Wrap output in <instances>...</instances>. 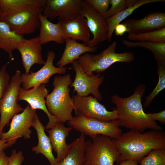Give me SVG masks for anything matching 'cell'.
<instances>
[{
  "instance_id": "obj_1",
  "label": "cell",
  "mask_w": 165,
  "mask_h": 165,
  "mask_svg": "<svg viewBox=\"0 0 165 165\" xmlns=\"http://www.w3.org/2000/svg\"><path fill=\"white\" fill-rule=\"evenodd\" d=\"M146 87L144 84L138 85L131 96L122 97L117 95L111 97L116 106L119 126L141 132L147 129L162 130L156 122L151 119L144 111L141 98Z\"/></svg>"
},
{
  "instance_id": "obj_2",
  "label": "cell",
  "mask_w": 165,
  "mask_h": 165,
  "mask_svg": "<svg viewBox=\"0 0 165 165\" xmlns=\"http://www.w3.org/2000/svg\"><path fill=\"white\" fill-rule=\"evenodd\" d=\"M112 141L119 153L118 161H137L152 150L165 148V134L160 130L145 133L130 130L122 134Z\"/></svg>"
},
{
  "instance_id": "obj_3",
  "label": "cell",
  "mask_w": 165,
  "mask_h": 165,
  "mask_svg": "<svg viewBox=\"0 0 165 165\" xmlns=\"http://www.w3.org/2000/svg\"><path fill=\"white\" fill-rule=\"evenodd\" d=\"M72 83L69 74L55 76L53 82V90L46 98V105L49 112L59 122L63 123L73 118L72 113L74 106L69 87Z\"/></svg>"
},
{
  "instance_id": "obj_4",
  "label": "cell",
  "mask_w": 165,
  "mask_h": 165,
  "mask_svg": "<svg viewBox=\"0 0 165 165\" xmlns=\"http://www.w3.org/2000/svg\"><path fill=\"white\" fill-rule=\"evenodd\" d=\"M116 47L117 43L114 41L101 53L95 55L85 53L77 61L83 71L91 75L94 72L100 74L115 63H130L134 60V53L130 52L116 53Z\"/></svg>"
},
{
  "instance_id": "obj_5",
  "label": "cell",
  "mask_w": 165,
  "mask_h": 165,
  "mask_svg": "<svg viewBox=\"0 0 165 165\" xmlns=\"http://www.w3.org/2000/svg\"><path fill=\"white\" fill-rule=\"evenodd\" d=\"M43 8L28 6L6 13H2L0 21L7 24L17 35H23L34 33L40 28L39 16Z\"/></svg>"
},
{
  "instance_id": "obj_6",
  "label": "cell",
  "mask_w": 165,
  "mask_h": 165,
  "mask_svg": "<svg viewBox=\"0 0 165 165\" xmlns=\"http://www.w3.org/2000/svg\"><path fill=\"white\" fill-rule=\"evenodd\" d=\"M119 153L109 138L98 135L86 141L84 165H114Z\"/></svg>"
},
{
  "instance_id": "obj_7",
  "label": "cell",
  "mask_w": 165,
  "mask_h": 165,
  "mask_svg": "<svg viewBox=\"0 0 165 165\" xmlns=\"http://www.w3.org/2000/svg\"><path fill=\"white\" fill-rule=\"evenodd\" d=\"M67 122L70 127L91 138L102 135L114 139L122 133L117 119L104 121L76 115Z\"/></svg>"
},
{
  "instance_id": "obj_8",
  "label": "cell",
  "mask_w": 165,
  "mask_h": 165,
  "mask_svg": "<svg viewBox=\"0 0 165 165\" xmlns=\"http://www.w3.org/2000/svg\"><path fill=\"white\" fill-rule=\"evenodd\" d=\"M21 74L20 71L16 70L0 101V136L13 116L24 109L18 103L19 90L22 83Z\"/></svg>"
},
{
  "instance_id": "obj_9",
  "label": "cell",
  "mask_w": 165,
  "mask_h": 165,
  "mask_svg": "<svg viewBox=\"0 0 165 165\" xmlns=\"http://www.w3.org/2000/svg\"><path fill=\"white\" fill-rule=\"evenodd\" d=\"M72 99L76 115L96 119L104 121L117 119V113L115 108L108 111L95 97L91 96H80L76 94Z\"/></svg>"
},
{
  "instance_id": "obj_10",
  "label": "cell",
  "mask_w": 165,
  "mask_h": 165,
  "mask_svg": "<svg viewBox=\"0 0 165 165\" xmlns=\"http://www.w3.org/2000/svg\"><path fill=\"white\" fill-rule=\"evenodd\" d=\"M71 64L75 72V76L71 86L73 87L76 94L80 96H87L91 94L97 100H102V96L99 88L104 81V76L100 74H87L77 60L73 61Z\"/></svg>"
},
{
  "instance_id": "obj_11",
  "label": "cell",
  "mask_w": 165,
  "mask_h": 165,
  "mask_svg": "<svg viewBox=\"0 0 165 165\" xmlns=\"http://www.w3.org/2000/svg\"><path fill=\"white\" fill-rule=\"evenodd\" d=\"M79 14L86 19L89 29L93 35L88 46L95 47L107 40L108 26L105 19L86 0H82Z\"/></svg>"
},
{
  "instance_id": "obj_12",
  "label": "cell",
  "mask_w": 165,
  "mask_h": 165,
  "mask_svg": "<svg viewBox=\"0 0 165 165\" xmlns=\"http://www.w3.org/2000/svg\"><path fill=\"white\" fill-rule=\"evenodd\" d=\"M37 114L36 110L27 105L21 113L13 116L9 129L6 132L2 133L0 139L7 140L14 144L20 138L29 139L32 133L30 128Z\"/></svg>"
},
{
  "instance_id": "obj_13",
  "label": "cell",
  "mask_w": 165,
  "mask_h": 165,
  "mask_svg": "<svg viewBox=\"0 0 165 165\" xmlns=\"http://www.w3.org/2000/svg\"><path fill=\"white\" fill-rule=\"evenodd\" d=\"M55 53L53 51H49L47 53V60L43 66L35 72H31L28 74H21L22 88L28 90L42 84H47L50 77L53 75L58 74H64L67 68L64 67H56L53 64L55 57Z\"/></svg>"
},
{
  "instance_id": "obj_14",
  "label": "cell",
  "mask_w": 165,
  "mask_h": 165,
  "mask_svg": "<svg viewBox=\"0 0 165 165\" xmlns=\"http://www.w3.org/2000/svg\"><path fill=\"white\" fill-rule=\"evenodd\" d=\"M82 0H46L42 14L48 19L59 21L71 20L79 15Z\"/></svg>"
},
{
  "instance_id": "obj_15",
  "label": "cell",
  "mask_w": 165,
  "mask_h": 165,
  "mask_svg": "<svg viewBox=\"0 0 165 165\" xmlns=\"http://www.w3.org/2000/svg\"><path fill=\"white\" fill-rule=\"evenodd\" d=\"M49 92V90L46 88V84H42L28 90L20 87L18 95L19 100L24 101L33 109L42 110L46 114L49 118L48 122L45 127L46 130L52 128L58 122L50 114L47 108L45 98Z\"/></svg>"
},
{
  "instance_id": "obj_16",
  "label": "cell",
  "mask_w": 165,
  "mask_h": 165,
  "mask_svg": "<svg viewBox=\"0 0 165 165\" xmlns=\"http://www.w3.org/2000/svg\"><path fill=\"white\" fill-rule=\"evenodd\" d=\"M42 48L38 36L28 39L24 38L17 46L16 50L20 53L26 74L29 73L34 64L44 65L45 63L42 54Z\"/></svg>"
},
{
  "instance_id": "obj_17",
  "label": "cell",
  "mask_w": 165,
  "mask_h": 165,
  "mask_svg": "<svg viewBox=\"0 0 165 165\" xmlns=\"http://www.w3.org/2000/svg\"><path fill=\"white\" fill-rule=\"evenodd\" d=\"M128 34H137L159 30L165 27V13L152 12L139 19H130L124 21Z\"/></svg>"
},
{
  "instance_id": "obj_18",
  "label": "cell",
  "mask_w": 165,
  "mask_h": 165,
  "mask_svg": "<svg viewBox=\"0 0 165 165\" xmlns=\"http://www.w3.org/2000/svg\"><path fill=\"white\" fill-rule=\"evenodd\" d=\"M60 21L63 36L64 40L70 38L88 44L90 40V31L86 19L79 14L72 19Z\"/></svg>"
},
{
  "instance_id": "obj_19",
  "label": "cell",
  "mask_w": 165,
  "mask_h": 165,
  "mask_svg": "<svg viewBox=\"0 0 165 165\" xmlns=\"http://www.w3.org/2000/svg\"><path fill=\"white\" fill-rule=\"evenodd\" d=\"M71 127H66L64 123L58 122L53 127L47 130L52 149L57 155L56 158L58 162L62 160L68 153L71 147L68 144L66 138L69 132L73 129Z\"/></svg>"
},
{
  "instance_id": "obj_20",
  "label": "cell",
  "mask_w": 165,
  "mask_h": 165,
  "mask_svg": "<svg viewBox=\"0 0 165 165\" xmlns=\"http://www.w3.org/2000/svg\"><path fill=\"white\" fill-rule=\"evenodd\" d=\"M36 131L38 139L37 145L31 148L36 154H41L49 161L50 165H55L58 161L52 152V148L49 136L45 132V127L40 121L37 114L32 126Z\"/></svg>"
},
{
  "instance_id": "obj_21",
  "label": "cell",
  "mask_w": 165,
  "mask_h": 165,
  "mask_svg": "<svg viewBox=\"0 0 165 165\" xmlns=\"http://www.w3.org/2000/svg\"><path fill=\"white\" fill-rule=\"evenodd\" d=\"M65 46L62 55L57 63L58 67H64L71 63L73 61L77 60L82 54L87 53L95 52L99 46L91 47L85 44L79 43L76 40L70 38L65 39Z\"/></svg>"
},
{
  "instance_id": "obj_22",
  "label": "cell",
  "mask_w": 165,
  "mask_h": 165,
  "mask_svg": "<svg viewBox=\"0 0 165 165\" xmlns=\"http://www.w3.org/2000/svg\"><path fill=\"white\" fill-rule=\"evenodd\" d=\"M39 19L40 33L38 37L42 45L50 42L60 44L64 42L60 21L56 24L53 23L42 14L40 15Z\"/></svg>"
},
{
  "instance_id": "obj_23",
  "label": "cell",
  "mask_w": 165,
  "mask_h": 165,
  "mask_svg": "<svg viewBox=\"0 0 165 165\" xmlns=\"http://www.w3.org/2000/svg\"><path fill=\"white\" fill-rule=\"evenodd\" d=\"M71 147L65 157L55 165H84L86 141L85 135L79 137L71 143Z\"/></svg>"
},
{
  "instance_id": "obj_24",
  "label": "cell",
  "mask_w": 165,
  "mask_h": 165,
  "mask_svg": "<svg viewBox=\"0 0 165 165\" xmlns=\"http://www.w3.org/2000/svg\"><path fill=\"white\" fill-rule=\"evenodd\" d=\"M24 38L13 31L7 24L0 21V49L6 52L11 60H14L13 51Z\"/></svg>"
},
{
  "instance_id": "obj_25",
  "label": "cell",
  "mask_w": 165,
  "mask_h": 165,
  "mask_svg": "<svg viewBox=\"0 0 165 165\" xmlns=\"http://www.w3.org/2000/svg\"><path fill=\"white\" fill-rule=\"evenodd\" d=\"M165 1L164 0H138L134 5L128 6L115 15L105 19L108 26L107 40L109 42H111L115 26L130 16L135 10L144 5L152 3L164 2Z\"/></svg>"
},
{
  "instance_id": "obj_26",
  "label": "cell",
  "mask_w": 165,
  "mask_h": 165,
  "mask_svg": "<svg viewBox=\"0 0 165 165\" xmlns=\"http://www.w3.org/2000/svg\"><path fill=\"white\" fill-rule=\"evenodd\" d=\"M122 43L128 47H142L148 49L153 53L157 64L165 65V42H133L123 39Z\"/></svg>"
},
{
  "instance_id": "obj_27",
  "label": "cell",
  "mask_w": 165,
  "mask_h": 165,
  "mask_svg": "<svg viewBox=\"0 0 165 165\" xmlns=\"http://www.w3.org/2000/svg\"><path fill=\"white\" fill-rule=\"evenodd\" d=\"M46 0H0V8L2 13H6L30 6L44 8Z\"/></svg>"
},
{
  "instance_id": "obj_28",
  "label": "cell",
  "mask_w": 165,
  "mask_h": 165,
  "mask_svg": "<svg viewBox=\"0 0 165 165\" xmlns=\"http://www.w3.org/2000/svg\"><path fill=\"white\" fill-rule=\"evenodd\" d=\"M128 38L137 42H165V27L160 29L137 34H128Z\"/></svg>"
},
{
  "instance_id": "obj_29",
  "label": "cell",
  "mask_w": 165,
  "mask_h": 165,
  "mask_svg": "<svg viewBox=\"0 0 165 165\" xmlns=\"http://www.w3.org/2000/svg\"><path fill=\"white\" fill-rule=\"evenodd\" d=\"M157 64L158 81L155 88L149 95L145 97L144 104V107H148L159 93L165 88V65Z\"/></svg>"
},
{
  "instance_id": "obj_30",
  "label": "cell",
  "mask_w": 165,
  "mask_h": 165,
  "mask_svg": "<svg viewBox=\"0 0 165 165\" xmlns=\"http://www.w3.org/2000/svg\"><path fill=\"white\" fill-rule=\"evenodd\" d=\"M140 162L141 165H165V148L152 150Z\"/></svg>"
},
{
  "instance_id": "obj_31",
  "label": "cell",
  "mask_w": 165,
  "mask_h": 165,
  "mask_svg": "<svg viewBox=\"0 0 165 165\" xmlns=\"http://www.w3.org/2000/svg\"><path fill=\"white\" fill-rule=\"evenodd\" d=\"M111 7L103 16L105 19L116 15L127 7V0H110Z\"/></svg>"
},
{
  "instance_id": "obj_32",
  "label": "cell",
  "mask_w": 165,
  "mask_h": 165,
  "mask_svg": "<svg viewBox=\"0 0 165 165\" xmlns=\"http://www.w3.org/2000/svg\"><path fill=\"white\" fill-rule=\"evenodd\" d=\"M9 64L8 62L3 65L0 69V101L10 81V75L7 71Z\"/></svg>"
},
{
  "instance_id": "obj_33",
  "label": "cell",
  "mask_w": 165,
  "mask_h": 165,
  "mask_svg": "<svg viewBox=\"0 0 165 165\" xmlns=\"http://www.w3.org/2000/svg\"><path fill=\"white\" fill-rule=\"evenodd\" d=\"M97 12L103 16L108 9L110 0H86Z\"/></svg>"
},
{
  "instance_id": "obj_34",
  "label": "cell",
  "mask_w": 165,
  "mask_h": 165,
  "mask_svg": "<svg viewBox=\"0 0 165 165\" xmlns=\"http://www.w3.org/2000/svg\"><path fill=\"white\" fill-rule=\"evenodd\" d=\"M24 160L23 152L21 150L17 152L15 149L12 151L9 158L7 165H21Z\"/></svg>"
},
{
  "instance_id": "obj_35",
  "label": "cell",
  "mask_w": 165,
  "mask_h": 165,
  "mask_svg": "<svg viewBox=\"0 0 165 165\" xmlns=\"http://www.w3.org/2000/svg\"><path fill=\"white\" fill-rule=\"evenodd\" d=\"M149 117L154 121H158L163 124L165 123V110L157 113H147Z\"/></svg>"
},
{
  "instance_id": "obj_36",
  "label": "cell",
  "mask_w": 165,
  "mask_h": 165,
  "mask_svg": "<svg viewBox=\"0 0 165 165\" xmlns=\"http://www.w3.org/2000/svg\"><path fill=\"white\" fill-rule=\"evenodd\" d=\"M128 29L127 27L123 23L116 25L114 30L116 35L119 36H122L126 32H128Z\"/></svg>"
},
{
  "instance_id": "obj_37",
  "label": "cell",
  "mask_w": 165,
  "mask_h": 165,
  "mask_svg": "<svg viewBox=\"0 0 165 165\" xmlns=\"http://www.w3.org/2000/svg\"><path fill=\"white\" fill-rule=\"evenodd\" d=\"M14 144L7 140L0 139V151L11 147Z\"/></svg>"
},
{
  "instance_id": "obj_38",
  "label": "cell",
  "mask_w": 165,
  "mask_h": 165,
  "mask_svg": "<svg viewBox=\"0 0 165 165\" xmlns=\"http://www.w3.org/2000/svg\"><path fill=\"white\" fill-rule=\"evenodd\" d=\"M9 157L3 151H0V165H7Z\"/></svg>"
},
{
  "instance_id": "obj_39",
  "label": "cell",
  "mask_w": 165,
  "mask_h": 165,
  "mask_svg": "<svg viewBox=\"0 0 165 165\" xmlns=\"http://www.w3.org/2000/svg\"><path fill=\"white\" fill-rule=\"evenodd\" d=\"M120 163V165H138L136 161L130 160L121 161Z\"/></svg>"
},
{
  "instance_id": "obj_40",
  "label": "cell",
  "mask_w": 165,
  "mask_h": 165,
  "mask_svg": "<svg viewBox=\"0 0 165 165\" xmlns=\"http://www.w3.org/2000/svg\"><path fill=\"white\" fill-rule=\"evenodd\" d=\"M2 14V12L0 8V19L1 18Z\"/></svg>"
},
{
  "instance_id": "obj_41",
  "label": "cell",
  "mask_w": 165,
  "mask_h": 165,
  "mask_svg": "<svg viewBox=\"0 0 165 165\" xmlns=\"http://www.w3.org/2000/svg\"></svg>"
}]
</instances>
